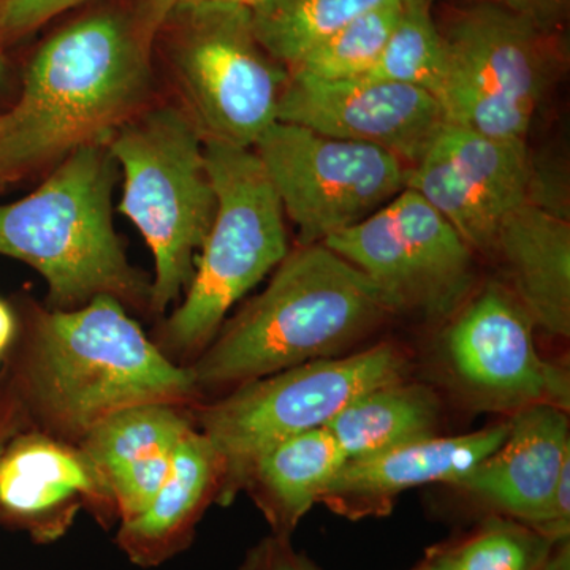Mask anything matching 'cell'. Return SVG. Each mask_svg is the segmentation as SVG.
I'll return each mask as SVG.
<instances>
[{
    "label": "cell",
    "mask_w": 570,
    "mask_h": 570,
    "mask_svg": "<svg viewBox=\"0 0 570 570\" xmlns=\"http://www.w3.org/2000/svg\"><path fill=\"white\" fill-rule=\"evenodd\" d=\"M557 543L521 521L485 515L475 527L425 550L434 570H540Z\"/></svg>",
    "instance_id": "cb8c5ba5"
},
{
    "label": "cell",
    "mask_w": 570,
    "mask_h": 570,
    "mask_svg": "<svg viewBox=\"0 0 570 570\" xmlns=\"http://www.w3.org/2000/svg\"><path fill=\"white\" fill-rule=\"evenodd\" d=\"M407 376V356L395 344L382 343L288 367L190 407L194 425L223 460L217 504L235 501L255 461L277 442L325 428L356 397Z\"/></svg>",
    "instance_id": "ba28073f"
},
{
    "label": "cell",
    "mask_w": 570,
    "mask_h": 570,
    "mask_svg": "<svg viewBox=\"0 0 570 570\" xmlns=\"http://www.w3.org/2000/svg\"><path fill=\"white\" fill-rule=\"evenodd\" d=\"M534 324L508 288L490 284L449 321L442 362L475 407L515 414L521 409L570 406L569 373L539 354Z\"/></svg>",
    "instance_id": "7c38bea8"
},
{
    "label": "cell",
    "mask_w": 570,
    "mask_h": 570,
    "mask_svg": "<svg viewBox=\"0 0 570 570\" xmlns=\"http://www.w3.org/2000/svg\"><path fill=\"white\" fill-rule=\"evenodd\" d=\"M2 358L29 428L71 444L127 409H190L205 397L189 367L168 358L110 296L71 311L28 303Z\"/></svg>",
    "instance_id": "7a4b0ae2"
},
{
    "label": "cell",
    "mask_w": 570,
    "mask_h": 570,
    "mask_svg": "<svg viewBox=\"0 0 570 570\" xmlns=\"http://www.w3.org/2000/svg\"><path fill=\"white\" fill-rule=\"evenodd\" d=\"M463 2L489 3V6L519 14L546 31L553 32L562 31L570 11V0H463Z\"/></svg>",
    "instance_id": "f1b7e54d"
},
{
    "label": "cell",
    "mask_w": 570,
    "mask_h": 570,
    "mask_svg": "<svg viewBox=\"0 0 570 570\" xmlns=\"http://www.w3.org/2000/svg\"><path fill=\"white\" fill-rule=\"evenodd\" d=\"M86 2L89 0H0V47L24 39Z\"/></svg>",
    "instance_id": "4316f807"
},
{
    "label": "cell",
    "mask_w": 570,
    "mask_h": 570,
    "mask_svg": "<svg viewBox=\"0 0 570 570\" xmlns=\"http://www.w3.org/2000/svg\"><path fill=\"white\" fill-rule=\"evenodd\" d=\"M346 463L343 450L326 428L284 439L266 450L247 474L245 489L272 528L292 538L337 471Z\"/></svg>",
    "instance_id": "44dd1931"
},
{
    "label": "cell",
    "mask_w": 570,
    "mask_h": 570,
    "mask_svg": "<svg viewBox=\"0 0 570 570\" xmlns=\"http://www.w3.org/2000/svg\"><path fill=\"white\" fill-rule=\"evenodd\" d=\"M491 258L508 276L513 298L547 335H570V223L568 214L534 202L502 220Z\"/></svg>",
    "instance_id": "ac0fdd59"
},
{
    "label": "cell",
    "mask_w": 570,
    "mask_h": 570,
    "mask_svg": "<svg viewBox=\"0 0 570 570\" xmlns=\"http://www.w3.org/2000/svg\"><path fill=\"white\" fill-rule=\"evenodd\" d=\"M178 0H111L62 26L0 115V190L50 174L156 102V50Z\"/></svg>",
    "instance_id": "6da1fadb"
},
{
    "label": "cell",
    "mask_w": 570,
    "mask_h": 570,
    "mask_svg": "<svg viewBox=\"0 0 570 570\" xmlns=\"http://www.w3.org/2000/svg\"><path fill=\"white\" fill-rule=\"evenodd\" d=\"M178 2L189 3V6H205V3H212V6H239L253 10L262 0H178Z\"/></svg>",
    "instance_id": "836d02e7"
},
{
    "label": "cell",
    "mask_w": 570,
    "mask_h": 570,
    "mask_svg": "<svg viewBox=\"0 0 570 570\" xmlns=\"http://www.w3.org/2000/svg\"><path fill=\"white\" fill-rule=\"evenodd\" d=\"M407 570H434V569H431L430 566L425 564V562L420 561L417 566H414V568L407 569Z\"/></svg>",
    "instance_id": "d590c367"
},
{
    "label": "cell",
    "mask_w": 570,
    "mask_h": 570,
    "mask_svg": "<svg viewBox=\"0 0 570 570\" xmlns=\"http://www.w3.org/2000/svg\"><path fill=\"white\" fill-rule=\"evenodd\" d=\"M157 47L174 102L205 142L254 149L277 122L288 71L255 36L253 10L176 2Z\"/></svg>",
    "instance_id": "52a82bcc"
},
{
    "label": "cell",
    "mask_w": 570,
    "mask_h": 570,
    "mask_svg": "<svg viewBox=\"0 0 570 570\" xmlns=\"http://www.w3.org/2000/svg\"><path fill=\"white\" fill-rule=\"evenodd\" d=\"M538 531L554 543L570 539V463L562 469Z\"/></svg>",
    "instance_id": "f546056e"
},
{
    "label": "cell",
    "mask_w": 570,
    "mask_h": 570,
    "mask_svg": "<svg viewBox=\"0 0 570 570\" xmlns=\"http://www.w3.org/2000/svg\"><path fill=\"white\" fill-rule=\"evenodd\" d=\"M118 178L110 148L97 142L70 154L31 194L0 205V255L47 281L50 309L110 296L129 311H149L151 277L130 264L112 223Z\"/></svg>",
    "instance_id": "277c9868"
},
{
    "label": "cell",
    "mask_w": 570,
    "mask_h": 570,
    "mask_svg": "<svg viewBox=\"0 0 570 570\" xmlns=\"http://www.w3.org/2000/svg\"><path fill=\"white\" fill-rule=\"evenodd\" d=\"M362 78L415 86L439 100L445 80V50L433 0H401L387 45L376 66Z\"/></svg>",
    "instance_id": "d4e9b609"
},
{
    "label": "cell",
    "mask_w": 570,
    "mask_h": 570,
    "mask_svg": "<svg viewBox=\"0 0 570 570\" xmlns=\"http://www.w3.org/2000/svg\"><path fill=\"white\" fill-rule=\"evenodd\" d=\"M238 570H322L292 546L288 535L269 534L247 551Z\"/></svg>",
    "instance_id": "83f0119b"
},
{
    "label": "cell",
    "mask_w": 570,
    "mask_h": 570,
    "mask_svg": "<svg viewBox=\"0 0 570 570\" xmlns=\"http://www.w3.org/2000/svg\"><path fill=\"white\" fill-rule=\"evenodd\" d=\"M387 2L393 0H262L253 9L254 31L288 71L356 17Z\"/></svg>",
    "instance_id": "603a6c76"
},
{
    "label": "cell",
    "mask_w": 570,
    "mask_h": 570,
    "mask_svg": "<svg viewBox=\"0 0 570 570\" xmlns=\"http://www.w3.org/2000/svg\"><path fill=\"white\" fill-rule=\"evenodd\" d=\"M299 245H322L407 189L412 167L395 154L295 124L269 127L254 146Z\"/></svg>",
    "instance_id": "8fae6325"
},
{
    "label": "cell",
    "mask_w": 570,
    "mask_h": 570,
    "mask_svg": "<svg viewBox=\"0 0 570 570\" xmlns=\"http://www.w3.org/2000/svg\"><path fill=\"white\" fill-rule=\"evenodd\" d=\"M223 460L197 426L190 428L176 450L168 478L132 520L119 523V549L134 564L156 568L193 543L197 524L219 498Z\"/></svg>",
    "instance_id": "ffe728a7"
},
{
    "label": "cell",
    "mask_w": 570,
    "mask_h": 570,
    "mask_svg": "<svg viewBox=\"0 0 570 570\" xmlns=\"http://www.w3.org/2000/svg\"><path fill=\"white\" fill-rule=\"evenodd\" d=\"M193 426L190 409L148 404L112 415L78 444L110 485L119 523L148 508Z\"/></svg>",
    "instance_id": "d6986e66"
},
{
    "label": "cell",
    "mask_w": 570,
    "mask_h": 570,
    "mask_svg": "<svg viewBox=\"0 0 570 570\" xmlns=\"http://www.w3.org/2000/svg\"><path fill=\"white\" fill-rule=\"evenodd\" d=\"M205 153L216 214L183 303L156 340L178 365H189L209 346L232 307L288 254L283 204L254 149L208 141Z\"/></svg>",
    "instance_id": "8992f818"
},
{
    "label": "cell",
    "mask_w": 570,
    "mask_h": 570,
    "mask_svg": "<svg viewBox=\"0 0 570 570\" xmlns=\"http://www.w3.org/2000/svg\"><path fill=\"white\" fill-rule=\"evenodd\" d=\"M389 316L377 288L354 265L324 245H299L187 367L204 395L236 389L343 355Z\"/></svg>",
    "instance_id": "3957f363"
},
{
    "label": "cell",
    "mask_w": 570,
    "mask_h": 570,
    "mask_svg": "<svg viewBox=\"0 0 570 570\" xmlns=\"http://www.w3.org/2000/svg\"><path fill=\"white\" fill-rule=\"evenodd\" d=\"M401 0L367 10L296 63L291 75L341 81L365 77L384 51L400 14Z\"/></svg>",
    "instance_id": "484cf974"
},
{
    "label": "cell",
    "mask_w": 570,
    "mask_h": 570,
    "mask_svg": "<svg viewBox=\"0 0 570 570\" xmlns=\"http://www.w3.org/2000/svg\"><path fill=\"white\" fill-rule=\"evenodd\" d=\"M509 422L456 436H431L401 448L347 460L326 487L321 502L351 521L381 519L400 494L431 483L455 487L504 442Z\"/></svg>",
    "instance_id": "2e32d148"
},
{
    "label": "cell",
    "mask_w": 570,
    "mask_h": 570,
    "mask_svg": "<svg viewBox=\"0 0 570 570\" xmlns=\"http://www.w3.org/2000/svg\"><path fill=\"white\" fill-rule=\"evenodd\" d=\"M534 184L527 141L445 124L412 167L407 187L444 216L474 253L490 257L502 220L531 202Z\"/></svg>",
    "instance_id": "4fadbf2b"
},
{
    "label": "cell",
    "mask_w": 570,
    "mask_h": 570,
    "mask_svg": "<svg viewBox=\"0 0 570 570\" xmlns=\"http://www.w3.org/2000/svg\"><path fill=\"white\" fill-rule=\"evenodd\" d=\"M18 317L11 307L0 299V358L9 351L14 336H17Z\"/></svg>",
    "instance_id": "1f68e13d"
},
{
    "label": "cell",
    "mask_w": 570,
    "mask_h": 570,
    "mask_svg": "<svg viewBox=\"0 0 570 570\" xmlns=\"http://www.w3.org/2000/svg\"><path fill=\"white\" fill-rule=\"evenodd\" d=\"M10 86V66L3 55V48L0 47V92L7 91Z\"/></svg>",
    "instance_id": "e575fe53"
},
{
    "label": "cell",
    "mask_w": 570,
    "mask_h": 570,
    "mask_svg": "<svg viewBox=\"0 0 570 570\" xmlns=\"http://www.w3.org/2000/svg\"><path fill=\"white\" fill-rule=\"evenodd\" d=\"M568 412L540 404L510 415L504 442L453 489L485 515L508 517L538 531L570 463Z\"/></svg>",
    "instance_id": "e0dca14e"
},
{
    "label": "cell",
    "mask_w": 570,
    "mask_h": 570,
    "mask_svg": "<svg viewBox=\"0 0 570 570\" xmlns=\"http://www.w3.org/2000/svg\"><path fill=\"white\" fill-rule=\"evenodd\" d=\"M540 570H570V539L554 546L549 560Z\"/></svg>",
    "instance_id": "d6a6232c"
},
{
    "label": "cell",
    "mask_w": 570,
    "mask_h": 570,
    "mask_svg": "<svg viewBox=\"0 0 570 570\" xmlns=\"http://www.w3.org/2000/svg\"><path fill=\"white\" fill-rule=\"evenodd\" d=\"M80 510L107 530L119 523L110 485L81 445L31 428L7 442L0 452V524L51 543Z\"/></svg>",
    "instance_id": "9a60e30c"
},
{
    "label": "cell",
    "mask_w": 570,
    "mask_h": 570,
    "mask_svg": "<svg viewBox=\"0 0 570 570\" xmlns=\"http://www.w3.org/2000/svg\"><path fill=\"white\" fill-rule=\"evenodd\" d=\"M277 121L377 146L409 167L420 163L448 124L438 100L415 86L365 78L324 81L291 73Z\"/></svg>",
    "instance_id": "5bb4252c"
},
{
    "label": "cell",
    "mask_w": 570,
    "mask_h": 570,
    "mask_svg": "<svg viewBox=\"0 0 570 570\" xmlns=\"http://www.w3.org/2000/svg\"><path fill=\"white\" fill-rule=\"evenodd\" d=\"M322 245L374 284L392 316L409 314L442 324L474 295V250L444 216L409 187Z\"/></svg>",
    "instance_id": "30bf717a"
},
{
    "label": "cell",
    "mask_w": 570,
    "mask_h": 570,
    "mask_svg": "<svg viewBox=\"0 0 570 570\" xmlns=\"http://www.w3.org/2000/svg\"><path fill=\"white\" fill-rule=\"evenodd\" d=\"M441 420L436 392L404 379L356 397L325 428L347 461L436 436Z\"/></svg>",
    "instance_id": "7402d4cb"
},
{
    "label": "cell",
    "mask_w": 570,
    "mask_h": 570,
    "mask_svg": "<svg viewBox=\"0 0 570 570\" xmlns=\"http://www.w3.org/2000/svg\"><path fill=\"white\" fill-rule=\"evenodd\" d=\"M122 178L119 213L154 258L151 306L164 316L187 291L216 214L205 141L174 100H156L107 142Z\"/></svg>",
    "instance_id": "5b68a950"
},
{
    "label": "cell",
    "mask_w": 570,
    "mask_h": 570,
    "mask_svg": "<svg viewBox=\"0 0 570 570\" xmlns=\"http://www.w3.org/2000/svg\"><path fill=\"white\" fill-rule=\"evenodd\" d=\"M28 428V417H26L20 397L11 385L9 374L3 367H0V452L11 438Z\"/></svg>",
    "instance_id": "4dcf8cb0"
},
{
    "label": "cell",
    "mask_w": 570,
    "mask_h": 570,
    "mask_svg": "<svg viewBox=\"0 0 570 570\" xmlns=\"http://www.w3.org/2000/svg\"><path fill=\"white\" fill-rule=\"evenodd\" d=\"M438 26L445 50L438 102L445 121L491 138L527 141L564 66L562 32L489 3L450 7Z\"/></svg>",
    "instance_id": "9c48e42d"
}]
</instances>
